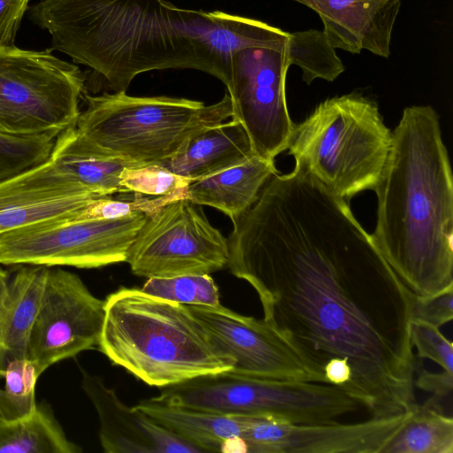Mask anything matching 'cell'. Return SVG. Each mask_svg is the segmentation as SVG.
<instances>
[{"label": "cell", "instance_id": "6da1fadb", "mask_svg": "<svg viewBox=\"0 0 453 453\" xmlns=\"http://www.w3.org/2000/svg\"><path fill=\"white\" fill-rule=\"evenodd\" d=\"M295 162L233 221L227 266L303 359L323 372L333 359L349 365L345 392L371 418L410 412L417 404L415 295L348 203Z\"/></svg>", "mask_w": 453, "mask_h": 453}, {"label": "cell", "instance_id": "7a4b0ae2", "mask_svg": "<svg viewBox=\"0 0 453 453\" xmlns=\"http://www.w3.org/2000/svg\"><path fill=\"white\" fill-rule=\"evenodd\" d=\"M372 239L418 296L453 287V181L439 116L430 105L406 107L374 190Z\"/></svg>", "mask_w": 453, "mask_h": 453}, {"label": "cell", "instance_id": "3957f363", "mask_svg": "<svg viewBox=\"0 0 453 453\" xmlns=\"http://www.w3.org/2000/svg\"><path fill=\"white\" fill-rule=\"evenodd\" d=\"M28 10L52 50L89 67L112 92L148 71H201L193 10L165 0H42Z\"/></svg>", "mask_w": 453, "mask_h": 453}, {"label": "cell", "instance_id": "277c9868", "mask_svg": "<svg viewBox=\"0 0 453 453\" xmlns=\"http://www.w3.org/2000/svg\"><path fill=\"white\" fill-rule=\"evenodd\" d=\"M98 349L150 386L231 371L234 359L187 305L121 288L104 300Z\"/></svg>", "mask_w": 453, "mask_h": 453}, {"label": "cell", "instance_id": "5b68a950", "mask_svg": "<svg viewBox=\"0 0 453 453\" xmlns=\"http://www.w3.org/2000/svg\"><path fill=\"white\" fill-rule=\"evenodd\" d=\"M75 122L79 142L91 153L136 165H160L204 129L232 116L226 92L213 104L169 96L140 97L126 91L85 97Z\"/></svg>", "mask_w": 453, "mask_h": 453}, {"label": "cell", "instance_id": "8992f818", "mask_svg": "<svg viewBox=\"0 0 453 453\" xmlns=\"http://www.w3.org/2000/svg\"><path fill=\"white\" fill-rule=\"evenodd\" d=\"M392 146L375 102L358 93L328 98L295 124L288 150L323 186L346 202L374 190Z\"/></svg>", "mask_w": 453, "mask_h": 453}, {"label": "cell", "instance_id": "52a82bcc", "mask_svg": "<svg viewBox=\"0 0 453 453\" xmlns=\"http://www.w3.org/2000/svg\"><path fill=\"white\" fill-rule=\"evenodd\" d=\"M154 398L170 405L265 416L291 424L334 422L360 408L354 398L331 384L263 379L230 371L165 387Z\"/></svg>", "mask_w": 453, "mask_h": 453}, {"label": "cell", "instance_id": "ba28073f", "mask_svg": "<svg viewBox=\"0 0 453 453\" xmlns=\"http://www.w3.org/2000/svg\"><path fill=\"white\" fill-rule=\"evenodd\" d=\"M80 67L51 50L0 49V134L52 133L75 124L85 88Z\"/></svg>", "mask_w": 453, "mask_h": 453}, {"label": "cell", "instance_id": "9c48e42d", "mask_svg": "<svg viewBox=\"0 0 453 453\" xmlns=\"http://www.w3.org/2000/svg\"><path fill=\"white\" fill-rule=\"evenodd\" d=\"M145 211L114 219L56 218L0 234V264L97 268L126 262Z\"/></svg>", "mask_w": 453, "mask_h": 453}, {"label": "cell", "instance_id": "30bf717a", "mask_svg": "<svg viewBox=\"0 0 453 453\" xmlns=\"http://www.w3.org/2000/svg\"><path fill=\"white\" fill-rule=\"evenodd\" d=\"M181 198L146 212L127 261L139 277L211 274L227 266L228 240Z\"/></svg>", "mask_w": 453, "mask_h": 453}, {"label": "cell", "instance_id": "8fae6325", "mask_svg": "<svg viewBox=\"0 0 453 453\" xmlns=\"http://www.w3.org/2000/svg\"><path fill=\"white\" fill-rule=\"evenodd\" d=\"M285 50L246 48L230 58L227 93L232 119L245 128L255 153L266 159L288 150L295 123L288 114Z\"/></svg>", "mask_w": 453, "mask_h": 453}, {"label": "cell", "instance_id": "7c38bea8", "mask_svg": "<svg viewBox=\"0 0 453 453\" xmlns=\"http://www.w3.org/2000/svg\"><path fill=\"white\" fill-rule=\"evenodd\" d=\"M104 300L73 273L49 266L32 325L27 359L40 376L52 365L98 347Z\"/></svg>", "mask_w": 453, "mask_h": 453}, {"label": "cell", "instance_id": "4fadbf2b", "mask_svg": "<svg viewBox=\"0 0 453 453\" xmlns=\"http://www.w3.org/2000/svg\"><path fill=\"white\" fill-rule=\"evenodd\" d=\"M187 306L234 359L230 372L270 380L326 383L324 372L303 359L264 319L243 316L222 304Z\"/></svg>", "mask_w": 453, "mask_h": 453}, {"label": "cell", "instance_id": "5bb4252c", "mask_svg": "<svg viewBox=\"0 0 453 453\" xmlns=\"http://www.w3.org/2000/svg\"><path fill=\"white\" fill-rule=\"evenodd\" d=\"M411 411L353 424H291L244 415L242 441L250 453H382Z\"/></svg>", "mask_w": 453, "mask_h": 453}, {"label": "cell", "instance_id": "9a60e30c", "mask_svg": "<svg viewBox=\"0 0 453 453\" xmlns=\"http://www.w3.org/2000/svg\"><path fill=\"white\" fill-rule=\"evenodd\" d=\"M50 157L0 180V234L40 221L76 216L94 199Z\"/></svg>", "mask_w": 453, "mask_h": 453}, {"label": "cell", "instance_id": "2e32d148", "mask_svg": "<svg viewBox=\"0 0 453 453\" xmlns=\"http://www.w3.org/2000/svg\"><path fill=\"white\" fill-rule=\"evenodd\" d=\"M81 387L100 422L99 440L107 453H196L201 449L164 427L134 406L128 407L96 375L82 370Z\"/></svg>", "mask_w": 453, "mask_h": 453}, {"label": "cell", "instance_id": "e0dca14e", "mask_svg": "<svg viewBox=\"0 0 453 453\" xmlns=\"http://www.w3.org/2000/svg\"><path fill=\"white\" fill-rule=\"evenodd\" d=\"M314 11L334 49L388 58L400 0H292Z\"/></svg>", "mask_w": 453, "mask_h": 453}, {"label": "cell", "instance_id": "ac0fdd59", "mask_svg": "<svg viewBox=\"0 0 453 453\" xmlns=\"http://www.w3.org/2000/svg\"><path fill=\"white\" fill-rule=\"evenodd\" d=\"M192 36L202 72L226 85L233 54L246 48L285 50L290 33L257 19L219 11H194Z\"/></svg>", "mask_w": 453, "mask_h": 453}, {"label": "cell", "instance_id": "d6986e66", "mask_svg": "<svg viewBox=\"0 0 453 453\" xmlns=\"http://www.w3.org/2000/svg\"><path fill=\"white\" fill-rule=\"evenodd\" d=\"M254 155L245 128L232 119L194 135L160 165L195 181L242 164Z\"/></svg>", "mask_w": 453, "mask_h": 453}, {"label": "cell", "instance_id": "ffe728a7", "mask_svg": "<svg viewBox=\"0 0 453 453\" xmlns=\"http://www.w3.org/2000/svg\"><path fill=\"white\" fill-rule=\"evenodd\" d=\"M134 407L197 446L203 452H246L242 441L244 427L242 414H225L170 405L154 397L142 400Z\"/></svg>", "mask_w": 453, "mask_h": 453}, {"label": "cell", "instance_id": "44dd1931", "mask_svg": "<svg viewBox=\"0 0 453 453\" xmlns=\"http://www.w3.org/2000/svg\"><path fill=\"white\" fill-rule=\"evenodd\" d=\"M276 173L274 160L254 155L242 164L192 181L184 191V198L213 207L234 221L254 204Z\"/></svg>", "mask_w": 453, "mask_h": 453}, {"label": "cell", "instance_id": "7402d4cb", "mask_svg": "<svg viewBox=\"0 0 453 453\" xmlns=\"http://www.w3.org/2000/svg\"><path fill=\"white\" fill-rule=\"evenodd\" d=\"M48 268L21 265L10 275L7 296L0 304V379L12 361L27 358L30 332Z\"/></svg>", "mask_w": 453, "mask_h": 453}, {"label": "cell", "instance_id": "603a6c76", "mask_svg": "<svg viewBox=\"0 0 453 453\" xmlns=\"http://www.w3.org/2000/svg\"><path fill=\"white\" fill-rule=\"evenodd\" d=\"M50 158L77 184L96 196L127 193L120 184V173L125 167L136 165L86 150L77 140L75 124L57 136Z\"/></svg>", "mask_w": 453, "mask_h": 453}, {"label": "cell", "instance_id": "cb8c5ba5", "mask_svg": "<svg viewBox=\"0 0 453 453\" xmlns=\"http://www.w3.org/2000/svg\"><path fill=\"white\" fill-rule=\"evenodd\" d=\"M68 440L49 406L37 404L29 416L5 420L0 417V453H80Z\"/></svg>", "mask_w": 453, "mask_h": 453}, {"label": "cell", "instance_id": "d4e9b609", "mask_svg": "<svg viewBox=\"0 0 453 453\" xmlns=\"http://www.w3.org/2000/svg\"><path fill=\"white\" fill-rule=\"evenodd\" d=\"M453 418L441 410L418 403L382 453H452Z\"/></svg>", "mask_w": 453, "mask_h": 453}, {"label": "cell", "instance_id": "484cf974", "mask_svg": "<svg viewBox=\"0 0 453 453\" xmlns=\"http://www.w3.org/2000/svg\"><path fill=\"white\" fill-rule=\"evenodd\" d=\"M286 51L289 65L301 68L303 81L308 85L316 79L333 81L345 70L323 30L291 33Z\"/></svg>", "mask_w": 453, "mask_h": 453}, {"label": "cell", "instance_id": "4316f807", "mask_svg": "<svg viewBox=\"0 0 453 453\" xmlns=\"http://www.w3.org/2000/svg\"><path fill=\"white\" fill-rule=\"evenodd\" d=\"M141 289L184 305H220L219 288L210 274L149 278Z\"/></svg>", "mask_w": 453, "mask_h": 453}, {"label": "cell", "instance_id": "83f0119b", "mask_svg": "<svg viewBox=\"0 0 453 453\" xmlns=\"http://www.w3.org/2000/svg\"><path fill=\"white\" fill-rule=\"evenodd\" d=\"M39 376L27 358L12 361L7 367L0 388V417L16 420L31 415L36 409L35 386Z\"/></svg>", "mask_w": 453, "mask_h": 453}, {"label": "cell", "instance_id": "f1b7e54d", "mask_svg": "<svg viewBox=\"0 0 453 453\" xmlns=\"http://www.w3.org/2000/svg\"><path fill=\"white\" fill-rule=\"evenodd\" d=\"M192 181L160 165L125 167L120 184L127 193L164 198L167 202L184 198V191Z\"/></svg>", "mask_w": 453, "mask_h": 453}, {"label": "cell", "instance_id": "f546056e", "mask_svg": "<svg viewBox=\"0 0 453 453\" xmlns=\"http://www.w3.org/2000/svg\"><path fill=\"white\" fill-rule=\"evenodd\" d=\"M57 136L0 134V180L48 160Z\"/></svg>", "mask_w": 453, "mask_h": 453}, {"label": "cell", "instance_id": "4dcf8cb0", "mask_svg": "<svg viewBox=\"0 0 453 453\" xmlns=\"http://www.w3.org/2000/svg\"><path fill=\"white\" fill-rule=\"evenodd\" d=\"M411 341L418 357L439 365L443 371L453 374V345L440 332L439 327L421 320L412 319Z\"/></svg>", "mask_w": 453, "mask_h": 453}, {"label": "cell", "instance_id": "1f68e13d", "mask_svg": "<svg viewBox=\"0 0 453 453\" xmlns=\"http://www.w3.org/2000/svg\"><path fill=\"white\" fill-rule=\"evenodd\" d=\"M453 319V287L432 296H414L412 319L437 327Z\"/></svg>", "mask_w": 453, "mask_h": 453}, {"label": "cell", "instance_id": "d6a6232c", "mask_svg": "<svg viewBox=\"0 0 453 453\" xmlns=\"http://www.w3.org/2000/svg\"><path fill=\"white\" fill-rule=\"evenodd\" d=\"M31 0H0V49L15 46L17 32Z\"/></svg>", "mask_w": 453, "mask_h": 453}, {"label": "cell", "instance_id": "836d02e7", "mask_svg": "<svg viewBox=\"0 0 453 453\" xmlns=\"http://www.w3.org/2000/svg\"><path fill=\"white\" fill-rule=\"evenodd\" d=\"M414 386L434 393V398L438 402V398L450 395L453 387V374L442 371L439 373H433L422 370L418 377L414 380Z\"/></svg>", "mask_w": 453, "mask_h": 453}, {"label": "cell", "instance_id": "e575fe53", "mask_svg": "<svg viewBox=\"0 0 453 453\" xmlns=\"http://www.w3.org/2000/svg\"><path fill=\"white\" fill-rule=\"evenodd\" d=\"M10 274L0 268V304L4 301L8 293Z\"/></svg>", "mask_w": 453, "mask_h": 453}]
</instances>
